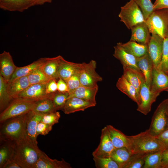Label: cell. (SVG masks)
Returning a JSON list of instances; mask_svg holds the SVG:
<instances>
[{
	"label": "cell",
	"instance_id": "e0dca14e",
	"mask_svg": "<svg viewBox=\"0 0 168 168\" xmlns=\"http://www.w3.org/2000/svg\"><path fill=\"white\" fill-rule=\"evenodd\" d=\"M17 67L9 52L4 51L0 54V74L7 82Z\"/></svg>",
	"mask_w": 168,
	"mask_h": 168
},
{
	"label": "cell",
	"instance_id": "816d5d0a",
	"mask_svg": "<svg viewBox=\"0 0 168 168\" xmlns=\"http://www.w3.org/2000/svg\"><path fill=\"white\" fill-rule=\"evenodd\" d=\"M53 0H33V6L40 5L45 3H51Z\"/></svg>",
	"mask_w": 168,
	"mask_h": 168
},
{
	"label": "cell",
	"instance_id": "6da1fadb",
	"mask_svg": "<svg viewBox=\"0 0 168 168\" xmlns=\"http://www.w3.org/2000/svg\"><path fill=\"white\" fill-rule=\"evenodd\" d=\"M42 152L37 144L24 137L15 142L12 158L22 168H34Z\"/></svg>",
	"mask_w": 168,
	"mask_h": 168
},
{
	"label": "cell",
	"instance_id": "7402d4cb",
	"mask_svg": "<svg viewBox=\"0 0 168 168\" xmlns=\"http://www.w3.org/2000/svg\"><path fill=\"white\" fill-rule=\"evenodd\" d=\"M137 62L138 68L144 74L146 84L150 88L154 66L148 52L141 57L137 58Z\"/></svg>",
	"mask_w": 168,
	"mask_h": 168
},
{
	"label": "cell",
	"instance_id": "603a6c76",
	"mask_svg": "<svg viewBox=\"0 0 168 168\" xmlns=\"http://www.w3.org/2000/svg\"><path fill=\"white\" fill-rule=\"evenodd\" d=\"M70 165L63 159L61 161L52 159L43 152L35 164L34 168H71Z\"/></svg>",
	"mask_w": 168,
	"mask_h": 168
},
{
	"label": "cell",
	"instance_id": "484cf974",
	"mask_svg": "<svg viewBox=\"0 0 168 168\" xmlns=\"http://www.w3.org/2000/svg\"><path fill=\"white\" fill-rule=\"evenodd\" d=\"M117 88L125 94L138 105L140 100L135 88L124 77L123 75L118 80L116 83Z\"/></svg>",
	"mask_w": 168,
	"mask_h": 168
},
{
	"label": "cell",
	"instance_id": "f6af8a7d",
	"mask_svg": "<svg viewBox=\"0 0 168 168\" xmlns=\"http://www.w3.org/2000/svg\"><path fill=\"white\" fill-rule=\"evenodd\" d=\"M46 92L48 94H52L58 91L57 82L56 79H52L49 80L47 83Z\"/></svg>",
	"mask_w": 168,
	"mask_h": 168
},
{
	"label": "cell",
	"instance_id": "db71d44e",
	"mask_svg": "<svg viewBox=\"0 0 168 168\" xmlns=\"http://www.w3.org/2000/svg\"><path fill=\"white\" fill-rule=\"evenodd\" d=\"M167 75H168V74H167Z\"/></svg>",
	"mask_w": 168,
	"mask_h": 168
},
{
	"label": "cell",
	"instance_id": "bcb514c9",
	"mask_svg": "<svg viewBox=\"0 0 168 168\" xmlns=\"http://www.w3.org/2000/svg\"><path fill=\"white\" fill-rule=\"evenodd\" d=\"M162 144L165 150L168 149V129H166L156 137Z\"/></svg>",
	"mask_w": 168,
	"mask_h": 168
},
{
	"label": "cell",
	"instance_id": "ffe728a7",
	"mask_svg": "<svg viewBox=\"0 0 168 168\" xmlns=\"http://www.w3.org/2000/svg\"><path fill=\"white\" fill-rule=\"evenodd\" d=\"M33 1L0 0V8L5 11L22 12L33 6Z\"/></svg>",
	"mask_w": 168,
	"mask_h": 168
},
{
	"label": "cell",
	"instance_id": "c3c4849f",
	"mask_svg": "<svg viewBox=\"0 0 168 168\" xmlns=\"http://www.w3.org/2000/svg\"><path fill=\"white\" fill-rule=\"evenodd\" d=\"M58 91L59 92H68V88L66 82L61 78H58L57 82Z\"/></svg>",
	"mask_w": 168,
	"mask_h": 168
},
{
	"label": "cell",
	"instance_id": "83f0119b",
	"mask_svg": "<svg viewBox=\"0 0 168 168\" xmlns=\"http://www.w3.org/2000/svg\"><path fill=\"white\" fill-rule=\"evenodd\" d=\"M30 85L27 76L23 77L8 82V90L11 96L14 99Z\"/></svg>",
	"mask_w": 168,
	"mask_h": 168
},
{
	"label": "cell",
	"instance_id": "52a82bcc",
	"mask_svg": "<svg viewBox=\"0 0 168 168\" xmlns=\"http://www.w3.org/2000/svg\"><path fill=\"white\" fill-rule=\"evenodd\" d=\"M168 98L162 101L155 110L148 129L152 136L157 137L167 129Z\"/></svg>",
	"mask_w": 168,
	"mask_h": 168
},
{
	"label": "cell",
	"instance_id": "5b68a950",
	"mask_svg": "<svg viewBox=\"0 0 168 168\" xmlns=\"http://www.w3.org/2000/svg\"><path fill=\"white\" fill-rule=\"evenodd\" d=\"M119 17L120 21L129 30L134 26L146 21L141 9L134 0H130L121 7Z\"/></svg>",
	"mask_w": 168,
	"mask_h": 168
},
{
	"label": "cell",
	"instance_id": "74e56055",
	"mask_svg": "<svg viewBox=\"0 0 168 168\" xmlns=\"http://www.w3.org/2000/svg\"><path fill=\"white\" fill-rule=\"evenodd\" d=\"M69 95V93L68 92H62L57 91L53 93L52 100L57 110H63Z\"/></svg>",
	"mask_w": 168,
	"mask_h": 168
},
{
	"label": "cell",
	"instance_id": "cb8c5ba5",
	"mask_svg": "<svg viewBox=\"0 0 168 168\" xmlns=\"http://www.w3.org/2000/svg\"><path fill=\"white\" fill-rule=\"evenodd\" d=\"M60 55L53 58H46L40 68L44 73L50 79H58V71Z\"/></svg>",
	"mask_w": 168,
	"mask_h": 168
},
{
	"label": "cell",
	"instance_id": "60d3db41",
	"mask_svg": "<svg viewBox=\"0 0 168 168\" xmlns=\"http://www.w3.org/2000/svg\"><path fill=\"white\" fill-rule=\"evenodd\" d=\"M157 67L167 75L168 73V36L163 40L162 56L161 62Z\"/></svg>",
	"mask_w": 168,
	"mask_h": 168
},
{
	"label": "cell",
	"instance_id": "2e32d148",
	"mask_svg": "<svg viewBox=\"0 0 168 168\" xmlns=\"http://www.w3.org/2000/svg\"><path fill=\"white\" fill-rule=\"evenodd\" d=\"M114 48L113 55L120 61L123 68L129 67L141 71L137 64V58L126 52L121 46L120 42L117 43Z\"/></svg>",
	"mask_w": 168,
	"mask_h": 168
},
{
	"label": "cell",
	"instance_id": "d6a6232c",
	"mask_svg": "<svg viewBox=\"0 0 168 168\" xmlns=\"http://www.w3.org/2000/svg\"><path fill=\"white\" fill-rule=\"evenodd\" d=\"M8 82L0 74V111L2 112L10 104L14 99L9 93Z\"/></svg>",
	"mask_w": 168,
	"mask_h": 168
},
{
	"label": "cell",
	"instance_id": "5bb4252c",
	"mask_svg": "<svg viewBox=\"0 0 168 168\" xmlns=\"http://www.w3.org/2000/svg\"><path fill=\"white\" fill-rule=\"evenodd\" d=\"M150 89L154 93L168 91V75L157 67L154 68Z\"/></svg>",
	"mask_w": 168,
	"mask_h": 168
},
{
	"label": "cell",
	"instance_id": "f546056e",
	"mask_svg": "<svg viewBox=\"0 0 168 168\" xmlns=\"http://www.w3.org/2000/svg\"><path fill=\"white\" fill-rule=\"evenodd\" d=\"M120 44L126 52L136 58L141 57L148 52V44L131 40L124 43L120 42Z\"/></svg>",
	"mask_w": 168,
	"mask_h": 168
},
{
	"label": "cell",
	"instance_id": "d4e9b609",
	"mask_svg": "<svg viewBox=\"0 0 168 168\" xmlns=\"http://www.w3.org/2000/svg\"><path fill=\"white\" fill-rule=\"evenodd\" d=\"M109 136L115 148L125 147L128 149L129 140L128 136L110 125L106 126Z\"/></svg>",
	"mask_w": 168,
	"mask_h": 168
},
{
	"label": "cell",
	"instance_id": "9a60e30c",
	"mask_svg": "<svg viewBox=\"0 0 168 168\" xmlns=\"http://www.w3.org/2000/svg\"><path fill=\"white\" fill-rule=\"evenodd\" d=\"M81 67L82 63L67 61L60 56L58 71V77L65 81L72 75L79 72Z\"/></svg>",
	"mask_w": 168,
	"mask_h": 168
},
{
	"label": "cell",
	"instance_id": "4316f807",
	"mask_svg": "<svg viewBox=\"0 0 168 168\" xmlns=\"http://www.w3.org/2000/svg\"><path fill=\"white\" fill-rule=\"evenodd\" d=\"M98 89V86L90 87L81 85L74 91L69 94L68 98L76 97L96 104L95 97Z\"/></svg>",
	"mask_w": 168,
	"mask_h": 168
},
{
	"label": "cell",
	"instance_id": "f907efd6",
	"mask_svg": "<svg viewBox=\"0 0 168 168\" xmlns=\"http://www.w3.org/2000/svg\"><path fill=\"white\" fill-rule=\"evenodd\" d=\"M3 168H22L21 167L13 158L9 161Z\"/></svg>",
	"mask_w": 168,
	"mask_h": 168
},
{
	"label": "cell",
	"instance_id": "681fc988",
	"mask_svg": "<svg viewBox=\"0 0 168 168\" xmlns=\"http://www.w3.org/2000/svg\"><path fill=\"white\" fill-rule=\"evenodd\" d=\"M161 162L162 168H168V149L163 151Z\"/></svg>",
	"mask_w": 168,
	"mask_h": 168
},
{
	"label": "cell",
	"instance_id": "ab89813d",
	"mask_svg": "<svg viewBox=\"0 0 168 168\" xmlns=\"http://www.w3.org/2000/svg\"><path fill=\"white\" fill-rule=\"evenodd\" d=\"M142 12L145 21L154 11L153 4L151 0H134Z\"/></svg>",
	"mask_w": 168,
	"mask_h": 168
},
{
	"label": "cell",
	"instance_id": "8992f818",
	"mask_svg": "<svg viewBox=\"0 0 168 168\" xmlns=\"http://www.w3.org/2000/svg\"><path fill=\"white\" fill-rule=\"evenodd\" d=\"M35 100L17 98L13 99L0 114V123L25 114L31 111Z\"/></svg>",
	"mask_w": 168,
	"mask_h": 168
},
{
	"label": "cell",
	"instance_id": "9c48e42d",
	"mask_svg": "<svg viewBox=\"0 0 168 168\" xmlns=\"http://www.w3.org/2000/svg\"><path fill=\"white\" fill-rule=\"evenodd\" d=\"M160 94L152 92L146 82L144 83L139 91L140 102L137 110L144 115L147 114L151 110L152 104L156 101Z\"/></svg>",
	"mask_w": 168,
	"mask_h": 168
},
{
	"label": "cell",
	"instance_id": "4fadbf2b",
	"mask_svg": "<svg viewBox=\"0 0 168 168\" xmlns=\"http://www.w3.org/2000/svg\"><path fill=\"white\" fill-rule=\"evenodd\" d=\"M47 83L30 85L25 90L20 93L17 98H22L36 100L52 96L53 93L49 94L46 92Z\"/></svg>",
	"mask_w": 168,
	"mask_h": 168
},
{
	"label": "cell",
	"instance_id": "44dd1931",
	"mask_svg": "<svg viewBox=\"0 0 168 168\" xmlns=\"http://www.w3.org/2000/svg\"><path fill=\"white\" fill-rule=\"evenodd\" d=\"M123 70V76L135 88L139 96L140 89L146 82L144 74L141 71L129 67L124 68Z\"/></svg>",
	"mask_w": 168,
	"mask_h": 168
},
{
	"label": "cell",
	"instance_id": "7a4b0ae2",
	"mask_svg": "<svg viewBox=\"0 0 168 168\" xmlns=\"http://www.w3.org/2000/svg\"><path fill=\"white\" fill-rule=\"evenodd\" d=\"M128 150L132 154L149 153L165 150L156 137L152 136L148 129L135 135L128 136Z\"/></svg>",
	"mask_w": 168,
	"mask_h": 168
},
{
	"label": "cell",
	"instance_id": "3957f363",
	"mask_svg": "<svg viewBox=\"0 0 168 168\" xmlns=\"http://www.w3.org/2000/svg\"><path fill=\"white\" fill-rule=\"evenodd\" d=\"M27 114L0 123V140L16 142L24 138Z\"/></svg>",
	"mask_w": 168,
	"mask_h": 168
},
{
	"label": "cell",
	"instance_id": "b9f144b4",
	"mask_svg": "<svg viewBox=\"0 0 168 168\" xmlns=\"http://www.w3.org/2000/svg\"><path fill=\"white\" fill-rule=\"evenodd\" d=\"M60 117L59 112L56 111L45 113L44 114L41 121L44 123L53 126L55 124L58 123Z\"/></svg>",
	"mask_w": 168,
	"mask_h": 168
},
{
	"label": "cell",
	"instance_id": "4dcf8cb0",
	"mask_svg": "<svg viewBox=\"0 0 168 168\" xmlns=\"http://www.w3.org/2000/svg\"><path fill=\"white\" fill-rule=\"evenodd\" d=\"M46 58H42L27 66L17 67L15 72L8 82L23 77L27 76L35 70L40 68L44 62Z\"/></svg>",
	"mask_w": 168,
	"mask_h": 168
},
{
	"label": "cell",
	"instance_id": "1f68e13d",
	"mask_svg": "<svg viewBox=\"0 0 168 168\" xmlns=\"http://www.w3.org/2000/svg\"><path fill=\"white\" fill-rule=\"evenodd\" d=\"M53 96L35 100L31 111L43 114L56 111L52 100Z\"/></svg>",
	"mask_w": 168,
	"mask_h": 168
},
{
	"label": "cell",
	"instance_id": "ba28073f",
	"mask_svg": "<svg viewBox=\"0 0 168 168\" xmlns=\"http://www.w3.org/2000/svg\"><path fill=\"white\" fill-rule=\"evenodd\" d=\"M96 62L93 60L89 63H82L80 72V80L81 85L90 87L98 86L97 83L102 80V77L96 72Z\"/></svg>",
	"mask_w": 168,
	"mask_h": 168
},
{
	"label": "cell",
	"instance_id": "277c9868",
	"mask_svg": "<svg viewBox=\"0 0 168 168\" xmlns=\"http://www.w3.org/2000/svg\"><path fill=\"white\" fill-rule=\"evenodd\" d=\"M150 33L164 39L168 36V9L155 10L146 20Z\"/></svg>",
	"mask_w": 168,
	"mask_h": 168
},
{
	"label": "cell",
	"instance_id": "f1b7e54d",
	"mask_svg": "<svg viewBox=\"0 0 168 168\" xmlns=\"http://www.w3.org/2000/svg\"><path fill=\"white\" fill-rule=\"evenodd\" d=\"M0 142V168H3L13 157L15 142L2 140Z\"/></svg>",
	"mask_w": 168,
	"mask_h": 168
},
{
	"label": "cell",
	"instance_id": "7dc6e473",
	"mask_svg": "<svg viewBox=\"0 0 168 168\" xmlns=\"http://www.w3.org/2000/svg\"><path fill=\"white\" fill-rule=\"evenodd\" d=\"M154 10L168 9V0H156L153 4Z\"/></svg>",
	"mask_w": 168,
	"mask_h": 168
},
{
	"label": "cell",
	"instance_id": "f5cc1de1",
	"mask_svg": "<svg viewBox=\"0 0 168 168\" xmlns=\"http://www.w3.org/2000/svg\"><path fill=\"white\" fill-rule=\"evenodd\" d=\"M167 115H168L167 124V129H168V106H167Z\"/></svg>",
	"mask_w": 168,
	"mask_h": 168
},
{
	"label": "cell",
	"instance_id": "8d00e7d4",
	"mask_svg": "<svg viewBox=\"0 0 168 168\" xmlns=\"http://www.w3.org/2000/svg\"><path fill=\"white\" fill-rule=\"evenodd\" d=\"M27 77L30 85L46 83L50 80L44 73L40 68L31 72Z\"/></svg>",
	"mask_w": 168,
	"mask_h": 168
},
{
	"label": "cell",
	"instance_id": "7bdbcfd3",
	"mask_svg": "<svg viewBox=\"0 0 168 168\" xmlns=\"http://www.w3.org/2000/svg\"><path fill=\"white\" fill-rule=\"evenodd\" d=\"M66 82L69 94L72 93L81 85L80 72L77 73L65 81Z\"/></svg>",
	"mask_w": 168,
	"mask_h": 168
},
{
	"label": "cell",
	"instance_id": "7c38bea8",
	"mask_svg": "<svg viewBox=\"0 0 168 168\" xmlns=\"http://www.w3.org/2000/svg\"><path fill=\"white\" fill-rule=\"evenodd\" d=\"M164 39L155 34H152L148 44V53L154 67H157L161 61Z\"/></svg>",
	"mask_w": 168,
	"mask_h": 168
},
{
	"label": "cell",
	"instance_id": "8fae6325",
	"mask_svg": "<svg viewBox=\"0 0 168 168\" xmlns=\"http://www.w3.org/2000/svg\"><path fill=\"white\" fill-rule=\"evenodd\" d=\"M44 114L30 111L27 114L24 137L37 144L36 127Z\"/></svg>",
	"mask_w": 168,
	"mask_h": 168
},
{
	"label": "cell",
	"instance_id": "e575fe53",
	"mask_svg": "<svg viewBox=\"0 0 168 168\" xmlns=\"http://www.w3.org/2000/svg\"><path fill=\"white\" fill-rule=\"evenodd\" d=\"M163 151L148 153L145 157L144 164L142 168H162L161 159Z\"/></svg>",
	"mask_w": 168,
	"mask_h": 168
},
{
	"label": "cell",
	"instance_id": "ee69618b",
	"mask_svg": "<svg viewBox=\"0 0 168 168\" xmlns=\"http://www.w3.org/2000/svg\"><path fill=\"white\" fill-rule=\"evenodd\" d=\"M53 126L44 123L41 121L38 124L36 127V133L39 135H45L52 130Z\"/></svg>",
	"mask_w": 168,
	"mask_h": 168
},
{
	"label": "cell",
	"instance_id": "30bf717a",
	"mask_svg": "<svg viewBox=\"0 0 168 168\" xmlns=\"http://www.w3.org/2000/svg\"><path fill=\"white\" fill-rule=\"evenodd\" d=\"M99 144L93 152V157H110L115 149L110 138L107 128H103L101 132Z\"/></svg>",
	"mask_w": 168,
	"mask_h": 168
},
{
	"label": "cell",
	"instance_id": "ac0fdd59",
	"mask_svg": "<svg viewBox=\"0 0 168 168\" xmlns=\"http://www.w3.org/2000/svg\"><path fill=\"white\" fill-rule=\"evenodd\" d=\"M96 104L89 102L76 97H69L63 111L66 114L82 111L96 106Z\"/></svg>",
	"mask_w": 168,
	"mask_h": 168
},
{
	"label": "cell",
	"instance_id": "d590c367",
	"mask_svg": "<svg viewBox=\"0 0 168 168\" xmlns=\"http://www.w3.org/2000/svg\"><path fill=\"white\" fill-rule=\"evenodd\" d=\"M148 154H132L128 162L124 168H142L145 158Z\"/></svg>",
	"mask_w": 168,
	"mask_h": 168
},
{
	"label": "cell",
	"instance_id": "f35d334b",
	"mask_svg": "<svg viewBox=\"0 0 168 168\" xmlns=\"http://www.w3.org/2000/svg\"><path fill=\"white\" fill-rule=\"evenodd\" d=\"M96 167L97 168H120L117 163L110 157H93Z\"/></svg>",
	"mask_w": 168,
	"mask_h": 168
},
{
	"label": "cell",
	"instance_id": "d6986e66",
	"mask_svg": "<svg viewBox=\"0 0 168 168\" xmlns=\"http://www.w3.org/2000/svg\"><path fill=\"white\" fill-rule=\"evenodd\" d=\"M130 40L148 44L151 36L146 21L138 24L132 28Z\"/></svg>",
	"mask_w": 168,
	"mask_h": 168
},
{
	"label": "cell",
	"instance_id": "836d02e7",
	"mask_svg": "<svg viewBox=\"0 0 168 168\" xmlns=\"http://www.w3.org/2000/svg\"><path fill=\"white\" fill-rule=\"evenodd\" d=\"M132 154L126 148L121 147L115 148L110 157L117 163L120 168H124Z\"/></svg>",
	"mask_w": 168,
	"mask_h": 168
}]
</instances>
